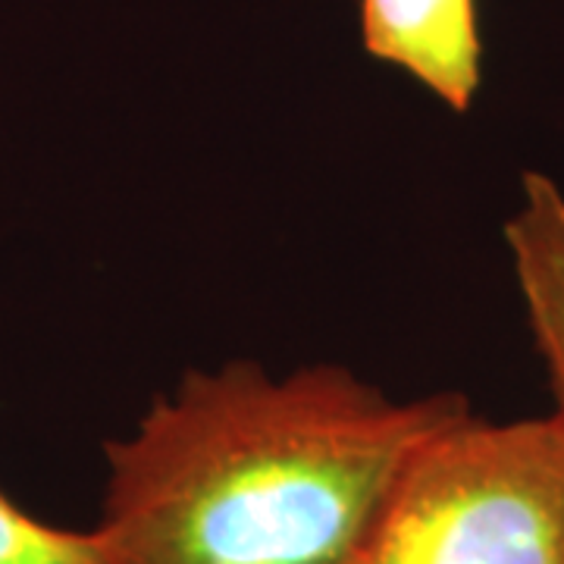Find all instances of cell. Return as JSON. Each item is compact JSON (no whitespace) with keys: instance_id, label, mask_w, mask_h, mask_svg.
I'll return each mask as SVG.
<instances>
[{"instance_id":"1","label":"cell","mask_w":564,"mask_h":564,"mask_svg":"<svg viewBox=\"0 0 564 564\" xmlns=\"http://www.w3.org/2000/svg\"><path fill=\"white\" fill-rule=\"evenodd\" d=\"M467 408L395 402L339 364L188 370L104 445L95 530L120 564H361L404 464Z\"/></svg>"},{"instance_id":"2","label":"cell","mask_w":564,"mask_h":564,"mask_svg":"<svg viewBox=\"0 0 564 564\" xmlns=\"http://www.w3.org/2000/svg\"><path fill=\"white\" fill-rule=\"evenodd\" d=\"M361 564H564V417L470 408L404 464Z\"/></svg>"},{"instance_id":"3","label":"cell","mask_w":564,"mask_h":564,"mask_svg":"<svg viewBox=\"0 0 564 564\" xmlns=\"http://www.w3.org/2000/svg\"><path fill=\"white\" fill-rule=\"evenodd\" d=\"M361 41L373 61L399 66L455 113L480 91L477 0H361Z\"/></svg>"},{"instance_id":"4","label":"cell","mask_w":564,"mask_h":564,"mask_svg":"<svg viewBox=\"0 0 564 564\" xmlns=\"http://www.w3.org/2000/svg\"><path fill=\"white\" fill-rule=\"evenodd\" d=\"M505 245L558 404L555 414L564 417V192L545 173H524L521 204L505 223Z\"/></svg>"},{"instance_id":"5","label":"cell","mask_w":564,"mask_h":564,"mask_svg":"<svg viewBox=\"0 0 564 564\" xmlns=\"http://www.w3.org/2000/svg\"><path fill=\"white\" fill-rule=\"evenodd\" d=\"M0 564H120L98 530H61L0 492Z\"/></svg>"}]
</instances>
